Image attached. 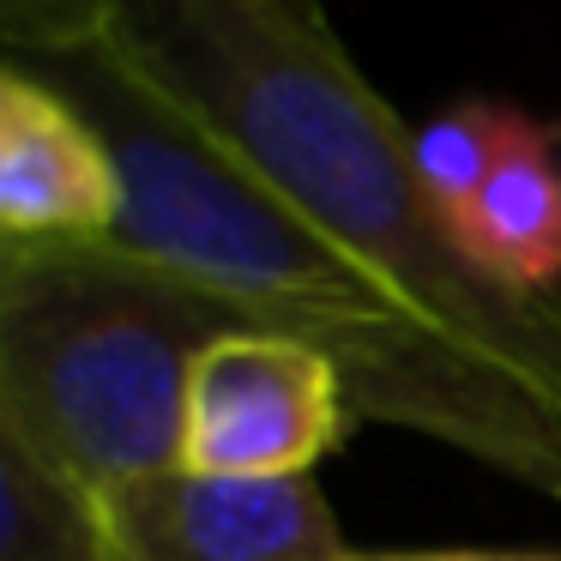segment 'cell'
<instances>
[{"instance_id":"6da1fadb","label":"cell","mask_w":561,"mask_h":561,"mask_svg":"<svg viewBox=\"0 0 561 561\" xmlns=\"http://www.w3.org/2000/svg\"><path fill=\"white\" fill-rule=\"evenodd\" d=\"M122 163L127 211L110 242L187 272L260 332L339 368L351 416L435 435L561 501V404L459 351L368 266L260 182L199 115L146 79L115 37L43 61Z\"/></svg>"},{"instance_id":"7a4b0ae2","label":"cell","mask_w":561,"mask_h":561,"mask_svg":"<svg viewBox=\"0 0 561 561\" xmlns=\"http://www.w3.org/2000/svg\"><path fill=\"white\" fill-rule=\"evenodd\" d=\"M110 37L404 308L561 404V302L465 248L423 182L416 127L363 79L320 0H127Z\"/></svg>"},{"instance_id":"3957f363","label":"cell","mask_w":561,"mask_h":561,"mask_svg":"<svg viewBox=\"0 0 561 561\" xmlns=\"http://www.w3.org/2000/svg\"><path fill=\"white\" fill-rule=\"evenodd\" d=\"M236 302L122 242H0V435L91 495L182 465L187 387Z\"/></svg>"},{"instance_id":"277c9868","label":"cell","mask_w":561,"mask_h":561,"mask_svg":"<svg viewBox=\"0 0 561 561\" xmlns=\"http://www.w3.org/2000/svg\"><path fill=\"white\" fill-rule=\"evenodd\" d=\"M351 428V392L320 351L278 332H230L194 368L182 465L211 477H308Z\"/></svg>"},{"instance_id":"5b68a950","label":"cell","mask_w":561,"mask_h":561,"mask_svg":"<svg viewBox=\"0 0 561 561\" xmlns=\"http://www.w3.org/2000/svg\"><path fill=\"white\" fill-rule=\"evenodd\" d=\"M115 561H356L314 477L158 471L103 495Z\"/></svg>"},{"instance_id":"8992f818","label":"cell","mask_w":561,"mask_h":561,"mask_svg":"<svg viewBox=\"0 0 561 561\" xmlns=\"http://www.w3.org/2000/svg\"><path fill=\"white\" fill-rule=\"evenodd\" d=\"M122 163L98 134V122L49 73L7 55L0 67V242H110L122 230Z\"/></svg>"},{"instance_id":"52a82bcc","label":"cell","mask_w":561,"mask_h":561,"mask_svg":"<svg viewBox=\"0 0 561 561\" xmlns=\"http://www.w3.org/2000/svg\"><path fill=\"white\" fill-rule=\"evenodd\" d=\"M465 248L519 290L549 296L561 278V170L543 134L507 110V139L465 224Z\"/></svg>"},{"instance_id":"ba28073f","label":"cell","mask_w":561,"mask_h":561,"mask_svg":"<svg viewBox=\"0 0 561 561\" xmlns=\"http://www.w3.org/2000/svg\"><path fill=\"white\" fill-rule=\"evenodd\" d=\"M0 561H115L103 495L0 435Z\"/></svg>"},{"instance_id":"9c48e42d","label":"cell","mask_w":561,"mask_h":561,"mask_svg":"<svg viewBox=\"0 0 561 561\" xmlns=\"http://www.w3.org/2000/svg\"><path fill=\"white\" fill-rule=\"evenodd\" d=\"M501 139H507V110H453L440 122L416 127V163H423L428 194L440 199V211L453 218V230L465 236L471 206L483 194L489 170L501 158Z\"/></svg>"},{"instance_id":"30bf717a","label":"cell","mask_w":561,"mask_h":561,"mask_svg":"<svg viewBox=\"0 0 561 561\" xmlns=\"http://www.w3.org/2000/svg\"><path fill=\"white\" fill-rule=\"evenodd\" d=\"M127 0H0V37L19 61H55L110 37Z\"/></svg>"},{"instance_id":"8fae6325","label":"cell","mask_w":561,"mask_h":561,"mask_svg":"<svg viewBox=\"0 0 561 561\" xmlns=\"http://www.w3.org/2000/svg\"><path fill=\"white\" fill-rule=\"evenodd\" d=\"M356 561H549V556H501V549H392V556H356Z\"/></svg>"}]
</instances>
